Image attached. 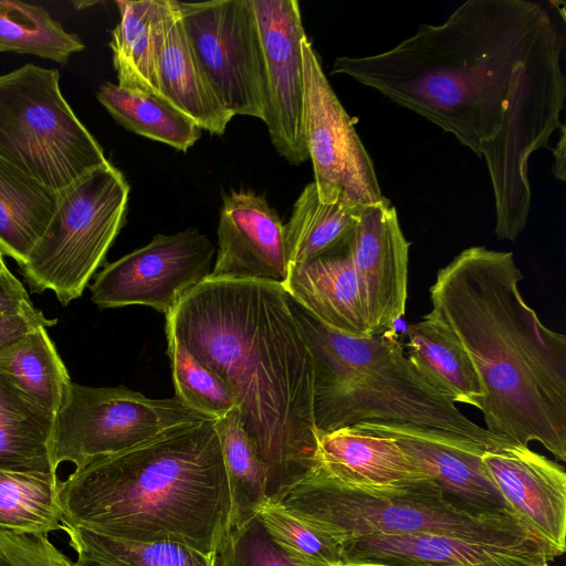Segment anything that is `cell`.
<instances>
[{"instance_id": "obj_1", "label": "cell", "mask_w": 566, "mask_h": 566, "mask_svg": "<svg viewBox=\"0 0 566 566\" xmlns=\"http://www.w3.org/2000/svg\"><path fill=\"white\" fill-rule=\"evenodd\" d=\"M551 2L468 0L395 48L339 56L331 74L369 86L486 163L494 205L532 200L531 155L562 126L565 18Z\"/></svg>"}, {"instance_id": "obj_2", "label": "cell", "mask_w": 566, "mask_h": 566, "mask_svg": "<svg viewBox=\"0 0 566 566\" xmlns=\"http://www.w3.org/2000/svg\"><path fill=\"white\" fill-rule=\"evenodd\" d=\"M180 340L232 392L277 502L316 464L314 367L280 283L208 276L166 315Z\"/></svg>"}, {"instance_id": "obj_3", "label": "cell", "mask_w": 566, "mask_h": 566, "mask_svg": "<svg viewBox=\"0 0 566 566\" xmlns=\"http://www.w3.org/2000/svg\"><path fill=\"white\" fill-rule=\"evenodd\" d=\"M522 280L513 252L468 248L438 271L428 315L469 354L485 429L518 446L539 442L566 461V336L525 302Z\"/></svg>"}, {"instance_id": "obj_4", "label": "cell", "mask_w": 566, "mask_h": 566, "mask_svg": "<svg viewBox=\"0 0 566 566\" xmlns=\"http://www.w3.org/2000/svg\"><path fill=\"white\" fill-rule=\"evenodd\" d=\"M62 524L136 542L216 553L231 526V493L213 419L175 428L57 482Z\"/></svg>"}, {"instance_id": "obj_5", "label": "cell", "mask_w": 566, "mask_h": 566, "mask_svg": "<svg viewBox=\"0 0 566 566\" xmlns=\"http://www.w3.org/2000/svg\"><path fill=\"white\" fill-rule=\"evenodd\" d=\"M289 303L313 359L317 433L395 421L447 430L490 449L512 443L471 421L429 385L408 360L395 328L347 336L323 325L290 295Z\"/></svg>"}, {"instance_id": "obj_6", "label": "cell", "mask_w": 566, "mask_h": 566, "mask_svg": "<svg viewBox=\"0 0 566 566\" xmlns=\"http://www.w3.org/2000/svg\"><path fill=\"white\" fill-rule=\"evenodd\" d=\"M277 503L339 544L368 534L402 533L544 543L521 522L480 518L457 511L431 479L384 488L360 486L343 482L315 464Z\"/></svg>"}, {"instance_id": "obj_7", "label": "cell", "mask_w": 566, "mask_h": 566, "mask_svg": "<svg viewBox=\"0 0 566 566\" xmlns=\"http://www.w3.org/2000/svg\"><path fill=\"white\" fill-rule=\"evenodd\" d=\"M0 155L60 195L109 161L60 90V73L25 64L0 75Z\"/></svg>"}, {"instance_id": "obj_8", "label": "cell", "mask_w": 566, "mask_h": 566, "mask_svg": "<svg viewBox=\"0 0 566 566\" xmlns=\"http://www.w3.org/2000/svg\"><path fill=\"white\" fill-rule=\"evenodd\" d=\"M129 190L108 163L57 195L46 230L21 266L32 291H52L64 306L83 294L124 226Z\"/></svg>"}, {"instance_id": "obj_9", "label": "cell", "mask_w": 566, "mask_h": 566, "mask_svg": "<svg viewBox=\"0 0 566 566\" xmlns=\"http://www.w3.org/2000/svg\"><path fill=\"white\" fill-rule=\"evenodd\" d=\"M210 419L176 396L148 398L126 387H90L72 381L55 415L54 468L71 462L75 470L112 457L184 424Z\"/></svg>"}, {"instance_id": "obj_10", "label": "cell", "mask_w": 566, "mask_h": 566, "mask_svg": "<svg viewBox=\"0 0 566 566\" xmlns=\"http://www.w3.org/2000/svg\"><path fill=\"white\" fill-rule=\"evenodd\" d=\"M192 50L235 116L265 120L264 59L252 0L177 1Z\"/></svg>"}, {"instance_id": "obj_11", "label": "cell", "mask_w": 566, "mask_h": 566, "mask_svg": "<svg viewBox=\"0 0 566 566\" xmlns=\"http://www.w3.org/2000/svg\"><path fill=\"white\" fill-rule=\"evenodd\" d=\"M301 52L304 134L319 200L359 207L381 201L385 197L373 160L306 34L301 41Z\"/></svg>"}, {"instance_id": "obj_12", "label": "cell", "mask_w": 566, "mask_h": 566, "mask_svg": "<svg viewBox=\"0 0 566 566\" xmlns=\"http://www.w3.org/2000/svg\"><path fill=\"white\" fill-rule=\"evenodd\" d=\"M214 252L198 229L157 234L103 268L91 285L92 301L101 308L144 305L167 315L211 274Z\"/></svg>"}, {"instance_id": "obj_13", "label": "cell", "mask_w": 566, "mask_h": 566, "mask_svg": "<svg viewBox=\"0 0 566 566\" xmlns=\"http://www.w3.org/2000/svg\"><path fill=\"white\" fill-rule=\"evenodd\" d=\"M354 427L394 439L457 511L524 524L486 473L482 455L490 448L481 442L409 422H359Z\"/></svg>"}, {"instance_id": "obj_14", "label": "cell", "mask_w": 566, "mask_h": 566, "mask_svg": "<svg viewBox=\"0 0 566 566\" xmlns=\"http://www.w3.org/2000/svg\"><path fill=\"white\" fill-rule=\"evenodd\" d=\"M259 25L265 76V125L272 144L289 163L308 159L304 134L305 35L295 0H252Z\"/></svg>"}, {"instance_id": "obj_15", "label": "cell", "mask_w": 566, "mask_h": 566, "mask_svg": "<svg viewBox=\"0 0 566 566\" xmlns=\"http://www.w3.org/2000/svg\"><path fill=\"white\" fill-rule=\"evenodd\" d=\"M343 566H548L542 542H481L431 533L368 534L340 543Z\"/></svg>"}, {"instance_id": "obj_16", "label": "cell", "mask_w": 566, "mask_h": 566, "mask_svg": "<svg viewBox=\"0 0 566 566\" xmlns=\"http://www.w3.org/2000/svg\"><path fill=\"white\" fill-rule=\"evenodd\" d=\"M409 248L387 198L361 208L352 252L370 335L392 329L406 312Z\"/></svg>"}, {"instance_id": "obj_17", "label": "cell", "mask_w": 566, "mask_h": 566, "mask_svg": "<svg viewBox=\"0 0 566 566\" xmlns=\"http://www.w3.org/2000/svg\"><path fill=\"white\" fill-rule=\"evenodd\" d=\"M482 462L517 517L555 554L566 549L564 468L528 447L509 443L489 449Z\"/></svg>"}, {"instance_id": "obj_18", "label": "cell", "mask_w": 566, "mask_h": 566, "mask_svg": "<svg viewBox=\"0 0 566 566\" xmlns=\"http://www.w3.org/2000/svg\"><path fill=\"white\" fill-rule=\"evenodd\" d=\"M217 235L210 276L284 284L291 265L284 224L263 195L233 191L223 196Z\"/></svg>"}, {"instance_id": "obj_19", "label": "cell", "mask_w": 566, "mask_h": 566, "mask_svg": "<svg viewBox=\"0 0 566 566\" xmlns=\"http://www.w3.org/2000/svg\"><path fill=\"white\" fill-rule=\"evenodd\" d=\"M352 238L353 233L306 263L291 264L283 286L326 327L347 336L368 337L371 335L354 266Z\"/></svg>"}, {"instance_id": "obj_20", "label": "cell", "mask_w": 566, "mask_h": 566, "mask_svg": "<svg viewBox=\"0 0 566 566\" xmlns=\"http://www.w3.org/2000/svg\"><path fill=\"white\" fill-rule=\"evenodd\" d=\"M316 465L343 482L360 486L384 488L430 479L394 439L354 426L318 433Z\"/></svg>"}, {"instance_id": "obj_21", "label": "cell", "mask_w": 566, "mask_h": 566, "mask_svg": "<svg viewBox=\"0 0 566 566\" xmlns=\"http://www.w3.org/2000/svg\"><path fill=\"white\" fill-rule=\"evenodd\" d=\"M160 97L192 119L200 129L222 135L234 116L220 101L185 31L171 0L158 65Z\"/></svg>"}, {"instance_id": "obj_22", "label": "cell", "mask_w": 566, "mask_h": 566, "mask_svg": "<svg viewBox=\"0 0 566 566\" xmlns=\"http://www.w3.org/2000/svg\"><path fill=\"white\" fill-rule=\"evenodd\" d=\"M116 4L119 21L112 30L109 48L117 85L160 97L158 65L171 0Z\"/></svg>"}, {"instance_id": "obj_23", "label": "cell", "mask_w": 566, "mask_h": 566, "mask_svg": "<svg viewBox=\"0 0 566 566\" xmlns=\"http://www.w3.org/2000/svg\"><path fill=\"white\" fill-rule=\"evenodd\" d=\"M407 358L442 396L481 409L484 397L479 374L465 348L442 322L429 316L407 329Z\"/></svg>"}, {"instance_id": "obj_24", "label": "cell", "mask_w": 566, "mask_h": 566, "mask_svg": "<svg viewBox=\"0 0 566 566\" xmlns=\"http://www.w3.org/2000/svg\"><path fill=\"white\" fill-rule=\"evenodd\" d=\"M55 415L0 373V470L56 475L52 459Z\"/></svg>"}, {"instance_id": "obj_25", "label": "cell", "mask_w": 566, "mask_h": 566, "mask_svg": "<svg viewBox=\"0 0 566 566\" xmlns=\"http://www.w3.org/2000/svg\"><path fill=\"white\" fill-rule=\"evenodd\" d=\"M59 196L0 155V253L20 268L46 230Z\"/></svg>"}, {"instance_id": "obj_26", "label": "cell", "mask_w": 566, "mask_h": 566, "mask_svg": "<svg viewBox=\"0 0 566 566\" xmlns=\"http://www.w3.org/2000/svg\"><path fill=\"white\" fill-rule=\"evenodd\" d=\"M96 97L126 129L178 150L187 151L201 137V129L192 119L155 95L106 82Z\"/></svg>"}, {"instance_id": "obj_27", "label": "cell", "mask_w": 566, "mask_h": 566, "mask_svg": "<svg viewBox=\"0 0 566 566\" xmlns=\"http://www.w3.org/2000/svg\"><path fill=\"white\" fill-rule=\"evenodd\" d=\"M361 208L343 202L323 203L314 181L307 184L284 224L291 264L306 263L346 240Z\"/></svg>"}, {"instance_id": "obj_28", "label": "cell", "mask_w": 566, "mask_h": 566, "mask_svg": "<svg viewBox=\"0 0 566 566\" xmlns=\"http://www.w3.org/2000/svg\"><path fill=\"white\" fill-rule=\"evenodd\" d=\"M0 373L54 413L62 407L72 384L45 327L32 331L0 355Z\"/></svg>"}, {"instance_id": "obj_29", "label": "cell", "mask_w": 566, "mask_h": 566, "mask_svg": "<svg viewBox=\"0 0 566 566\" xmlns=\"http://www.w3.org/2000/svg\"><path fill=\"white\" fill-rule=\"evenodd\" d=\"M84 48L78 35L65 31L43 7L0 0V53L31 54L65 65Z\"/></svg>"}, {"instance_id": "obj_30", "label": "cell", "mask_w": 566, "mask_h": 566, "mask_svg": "<svg viewBox=\"0 0 566 566\" xmlns=\"http://www.w3.org/2000/svg\"><path fill=\"white\" fill-rule=\"evenodd\" d=\"M214 426L231 493V526L240 525L268 501L266 470L240 421L238 407L214 420Z\"/></svg>"}, {"instance_id": "obj_31", "label": "cell", "mask_w": 566, "mask_h": 566, "mask_svg": "<svg viewBox=\"0 0 566 566\" xmlns=\"http://www.w3.org/2000/svg\"><path fill=\"white\" fill-rule=\"evenodd\" d=\"M76 555L108 566H216V553L205 554L175 542H136L115 538L63 524Z\"/></svg>"}, {"instance_id": "obj_32", "label": "cell", "mask_w": 566, "mask_h": 566, "mask_svg": "<svg viewBox=\"0 0 566 566\" xmlns=\"http://www.w3.org/2000/svg\"><path fill=\"white\" fill-rule=\"evenodd\" d=\"M57 475L0 470V528L48 535L63 528Z\"/></svg>"}, {"instance_id": "obj_33", "label": "cell", "mask_w": 566, "mask_h": 566, "mask_svg": "<svg viewBox=\"0 0 566 566\" xmlns=\"http://www.w3.org/2000/svg\"><path fill=\"white\" fill-rule=\"evenodd\" d=\"M166 334L175 396L189 408L213 420L237 408L235 399L223 380L201 364L180 340Z\"/></svg>"}, {"instance_id": "obj_34", "label": "cell", "mask_w": 566, "mask_h": 566, "mask_svg": "<svg viewBox=\"0 0 566 566\" xmlns=\"http://www.w3.org/2000/svg\"><path fill=\"white\" fill-rule=\"evenodd\" d=\"M273 539L305 566H343L340 544L277 502L266 501L256 514Z\"/></svg>"}, {"instance_id": "obj_35", "label": "cell", "mask_w": 566, "mask_h": 566, "mask_svg": "<svg viewBox=\"0 0 566 566\" xmlns=\"http://www.w3.org/2000/svg\"><path fill=\"white\" fill-rule=\"evenodd\" d=\"M216 566H305L293 559L255 515L230 526L216 552Z\"/></svg>"}, {"instance_id": "obj_36", "label": "cell", "mask_w": 566, "mask_h": 566, "mask_svg": "<svg viewBox=\"0 0 566 566\" xmlns=\"http://www.w3.org/2000/svg\"><path fill=\"white\" fill-rule=\"evenodd\" d=\"M73 560L48 535L0 528V566H72Z\"/></svg>"}, {"instance_id": "obj_37", "label": "cell", "mask_w": 566, "mask_h": 566, "mask_svg": "<svg viewBox=\"0 0 566 566\" xmlns=\"http://www.w3.org/2000/svg\"><path fill=\"white\" fill-rule=\"evenodd\" d=\"M55 324L56 318H48L33 305L19 312L0 315V355L10 350L32 331Z\"/></svg>"}, {"instance_id": "obj_38", "label": "cell", "mask_w": 566, "mask_h": 566, "mask_svg": "<svg viewBox=\"0 0 566 566\" xmlns=\"http://www.w3.org/2000/svg\"><path fill=\"white\" fill-rule=\"evenodd\" d=\"M23 284L11 273L0 253V315L32 306Z\"/></svg>"}, {"instance_id": "obj_39", "label": "cell", "mask_w": 566, "mask_h": 566, "mask_svg": "<svg viewBox=\"0 0 566 566\" xmlns=\"http://www.w3.org/2000/svg\"><path fill=\"white\" fill-rule=\"evenodd\" d=\"M559 138L553 149L554 165L553 174L557 180L566 179V126L563 123L559 127Z\"/></svg>"}, {"instance_id": "obj_40", "label": "cell", "mask_w": 566, "mask_h": 566, "mask_svg": "<svg viewBox=\"0 0 566 566\" xmlns=\"http://www.w3.org/2000/svg\"><path fill=\"white\" fill-rule=\"evenodd\" d=\"M76 557L77 558L73 560L72 566H108L104 563H101L84 555H76Z\"/></svg>"}]
</instances>
